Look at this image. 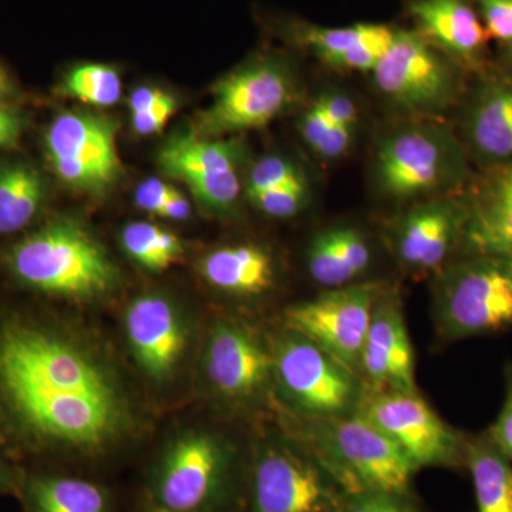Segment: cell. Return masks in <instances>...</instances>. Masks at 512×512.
<instances>
[{"instance_id": "cell-36", "label": "cell", "mask_w": 512, "mask_h": 512, "mask_svg": "<svg viewBox=\"0 0 512 512\" xmlns=\"http://www.w3.org/2000/svg\"><path fill=\"white\" fill-rule=\"evenodd\" d=\"M316 101L332 124L357 130L360 111L356 101L348 93L342 92V90H326V92L318 94Z\"/></svg>"}, {"instance_id": "cell-43", "label": "cell", "mask_w": 512, "mask_h": 512, "mask_svg": "<svg viewBox=\"0 0 512 512\" xmlns=\"http://www.w3.org/2000/svg\"><path fill=\"white\" fill-rule=\"evenodd\" d=\"M493 66L498 72L512 79V42L497 46V53L493 56Z\"/></svg>"}, {"instance_id": "cell-40", "label": "cell", "mask_w": 512, "mask_h": 512, "mask_svg": "<svg viewBox=\"0 0 512 512\" xmlns=\"http://www.w3.org/2000/svg\"><path fill=\"white\" fill-rule=\"evenodd\" d=\"M26 120L18 107L0 101V150L15 147L25 131Z\"/></svg>"}, {"instance_id": "cell-44", "label": "cell", "mask_w": 512, "mask_h": 512, "mask_svg": "<svg viewBox=\"0 0 512 512\" xmlns=\"http://www.w3.org/2000/svg\"><path fill=\"white\" fill-rule=\"evenodd\" d=\"M15 93L16 89L12 77L6 72L5 67L0 64V101H9Z\"/></svg>"}, {"instance_id": "cell-21", "label": "cell", "mask_w": 512, "mask_h": 512, "mask_svg": "<svg viewBox=\"0 0 512 512\" xmlns=\"http://www.w3.org/2000/svg\"><path fill=\"white\" fill-rule=\"evenodd\" d=\"M394 30L376 23L325 28L305 20H286L279 28L289 42L301 47L329 69L369 73L389 49Z\"/></svg>"}, {"instance_id": "cell-9", "label": "cell", "mask_w": 512, "mask_h": 512, "mask_svg": "<svg viewBox=\"0 0 512 512\" xmlns=\"http://www.w3.org/2000/svg\"><path fill=\"white\" fill-rule=\"evenodd\" d=\"M3 390L77 392L117 396L109 377L79 349L49 333L12 326L0 336Z\"/></svg>"}, {"instance_id": "cell-15", "label": "cell", "mask_w": 512, "mask_h": 512, "mask_svg": "<svg viewBox=\"0 0 512 512\" xmlns=\"http://www.w3.org/2000/svg\"><path fill=\"white\" fill-rule=\"evenodd\" d=\"M470 210L466 191L404 205L387 228L397 262L412 274H436L457 255Z\"/></svg>"}, {"instance_id": "cell-30", "label": "cell", "mask_w": 512, "mask_h": 512, "mask_svg": "<svg viewBox=\"0 0 512 512\" xmlns=\"http://www.w3.org/2000/svg\"><path fill=\"white\" fill-rule=\"evenodd\" d=\"M119 70L110 64L82 63L72 67L59 86L64 97L82 101L94 107H111L121 97Z\"/></svg>"}, {"instance_id": "cell-28", "label": "cell", "mask_w": 512, "mask_h": 512, "mask_svg": "<svg viewBox=\"0 0 512 512\" xmlns=\"http://www.w3.org/2000/svg\"><path fill=\"white\" fill-rule=\"evenodd\" d=\"M28 495L33 512H110L106 493L82 478H33Z\"/></svg>"}, {"instance_id": "cell-19", "label": "cell", "mask_w": 512, "mask_h": 512, "mask_svg": "<svg viewBox=\"0 0 512 512\" xmlns=\"http://www.w3.org/2000/svg\"><path fill=\"white\" fill-rule=\"evenodd\" d=\"M205 372L215 392L247 402L264 392L274 377L272 350L247 326L221 322L208 340Z\"/></svg>"}, {"instance_id": "cell-17", "label": "cell", "mask_w": 512, "mask_h": 512, "mask_svg": "<svg viewBox=\"0 0 512 512\" xmlns=\"http://www.w3.org/2000/svg\"><path fill=\"white\" fill-rule=\"evenodd\" d=\"M6 394L33 429L72 446L99 447L120 426L117 396L28 389L8 390Z\"/></svg>"}, {"instance_id": "cell-2", "label": "cell", "mask_w": 512, "mask_h": 512, "mask_svg": "<svg viewBox=\"0 0 512 512\" xmlns=\"http://www.w3.org/2000/svg\"><path fill=\"white\" fill-rule=\"evenodd\" d=\"M8 262L23 284L64 298H92L117 281L116 268L99 242L67 218L47 222L23 238L10 249Z\"/></svg>"}, {"instance_id": "cell-34", "label": "cell", "mask_w": 512, "mask_h": 512, "mask_svg": "<svg viewBox=\"0 0 512 512\" xmlns=\"http://www.w3.org/2000/svg\"><path fill=\"white\" fill-rule=\"evenodd\" d=\"M485 32L497 46L512 42V0H473Z\"/></svg>"}, {"instance_id": "cell-6", "label": "cell", "mask_w": 512, "mask_h": 512, "mask_svg": "<svg viewBox=\"0 0 512 512\" xmlns=\"http://www.w3.org/2000/svg\"><path fill=\"white\" fill-rule=\"evenodd\" d=\"M295 96L291 64L274 53L256 55L215 84L210 106L198 114L192 131L201 137L225 138L268 126Z\"/></svg>"}, {"instance_id": "cell-22", "label": "cell", "mask_w": 512, "mask_h": 512, "mask_svg": "<svg viewBox=\"0 0 512 512\" xmlns=\"http://www.w3.org/2000/svg\"><path fill=\"white\" fill-rule=\"evenodd\" d=\"M466 195L470 217L457 254L512 262V163L476 171Z\"/></svg>"}, {"instance_id": "cell-25", "label": "cell", "mask_w": 512, "mask_h": 512, "mask_svg": "<svg viewBox=\"0 0 512 512\" xmlns=\"http://www.w3.org/2000/svg\"><path fill=\"white\" fill-rule=\"evenodd\" d=\"M198 268L212 288L239 298L264 295L274 288L276 281L274 255L252 242L212 249Z\"/></svg>"}, {"instance_id": "cell-31", "label": "cell", "mask_w": 512, "mask_h": 512, "mask_svg": "<svg viewBox=\"0 0 512 512\" xmlns=\"http://www.w3.org/2000/svg\"><path fill=\"white\" fill-rule=\"evenodd\" d=\"M249 202L266 217L288 220L296 217L308 207L311 200V185L305 183L272 188L247 195Z\"/></svg>"}, {"instance_id": "cell-42", "label": "cell", "mask_w": 512, "mask_h": 512, "mask_svg": "<svg viewBox=\"0 0 512 512\" xmlns=\"http://www.w3.org/2000/svg\"><path fill=\"white\" fill-rule=\"evenodd\" d=\"M190 215V201L187 200V197H185L183 192L178 190L170 200L165 202L160 217L165 218V220L184 221L187 220V218H190Z\"/></svg>"}, {"instance_id": "cell-1", "label": "cell", "mask_w": 512, "mask_h": 512, "mask_svg": "<svg viewBox=\"0 0 512 512\" xmlns=\"http://www.w3.org/2000/svg\"><path fill=\"white\" fill-rule=\"evenodd\" d=\"M474 174L456 128L444 120L403 117L380 133L373 150L377 194L403 207L461 194Z\"/></svg>"}, {"instance_id": "cell-7", "label": "cell", "mask_w": 512, "mask_h": 512, "mask_svg": "<svg viewBox=\"0 0 512 512\" xmlns=\"http://www.w3.org/2000/svg\"><path fill=\"white\" fill-rule=\"evenodd\" d=\"M274 379L305 420L349 416L366 394L362 377L318 343L288 329L272 350Z\"/></svg>"}, {"instance_id": "cell-14", "label": "cell", "mask_w": 512, "mask_h": 512, "mask_svg": "<svg viewBox=\"0 0 512 512\" xmlns=\"http://www.w3.org/2000/svg\"><path fill=\"white\" fill-rule=\"evenodd\" d=\"M383 289L379 282L326 289L315 299L286 309V328L318 343L359 375L367 330Z\"/></svg>"}, {"instance_id": "cell-23", "label": "cell", "mask_w": 512, "mask_h": 512, "mask_svg": "<svg viewBox=\"0 0 512 512\" xmlns=\"http://www.w3.org/2000/svg\"><path fill=\"white\" fill-rule=\"evenodd\" d=\"M126 332L133 355L148 376L163 380L173 375L187 343L173 303L158 295L136 299L127 309Z\"/></svg>"}, {"instance_id": "cell-45", "label": "cell", "mask_w": 512, "mask_h": 512, "mask_svg": "<svg viewBox=\"0 0 512 512\" xmlns=\"http://www.w3.org/2000/svg\"><path fill=\"white\" fill-rule=\"evenodd\" d=\"M157 512H168V511L160 510V511H157Z\"/></svg>"}, {"instance_id": "cell-38", "label": "cell", "mask_w": 512, "mask_h": 512, "mask_svg": "<svg viewBox=\"0 0 512 512\" xmlns=\"http://www.w3.org/2000/svg\"><path fill=\"white\" fill-rule=\"evenodd\" d=\"M175 111H177V100L174 96H170L156 107L131 114V127L140 136H153L163 131Z\"/></svg>"}, {"instance_id": "cell-16", "label": "cell", "mask_w": 512, "mask_h": 512, "mask_svg": "<svg viewBox=\"0 0 512 512\" xmlns=\"http://www.w3.org/2000/svg\"><path fill=\"white\" fill-rule=\"evenodd\" d=\"M457 113L456 133L477 171L512 163V79L491 63L471 74Z\"/></svg>"}, {"instance_id": "cell-18", "label": "cell", "mask_w": 512, "mask_h": 512, "mask_svg": "<svg viewBox=\"0 0 512 512\" xmlns=\"http://www.w3.org/2000/svg\"><path fill=\"white\" fill-rule=\"evenodd\" d=\"M414 350L396 293L386 288L377 299L360 356L359 375L367 392L417 393Z\"/></svg>"}, {"instance_id": "cell-33", "label": "cell", "mask_w": 512, "mask_h": 512, "mask_svg": "<svg viewBox=\"0 0 512 512\" xmlns=\"http://www.w3.org/2000/svg\"><path fill=\"white\" fill-rule=\"evenodd\" d=\"M340 512H423L413 493L359 491L349 494Z\"/></svg>"}, {"instance_id": "cell-5", "label": "cell", "mask_w": 512, "mask_h": 512, "mask_svg": "<svg viewBox=\"0 0 512 512\" xmlns=\"http://www.w3.org/2000/svg\"><path fill=\"white\" fill-rule=\"evenodd\" d=\"M468 74L416 30H394L392 43L373 69L377 93L410 119L444 120L456 110Z\"/></svg>"}, {"instance_id": "cell-8", "label": "cell", "mask_w": 512, "mask_h": 512, "mask_svg": "<svg viewBox=\"0 0 512 512\" xmlns=\"http://www.w3.org/2000/svg\"><path fill=\"white\" fill-rule=\"evenodd\" d=\"M251 512H340L349 493L308 444L268 441L256 451Z\"/></svg>"}, {"instance_id": "cell-4", "label": "cell", "mask_w": 512, "mask_h": 512, "mask_svg": "<svg viewBox=\"0 0 512 512\" xmlns=\"http://www.w3.org/2000/svg\"><path fill=\"white\" fill-rule=\"evenodd\" d=\"M305 421L301 440L318 454L349 494L412 493L417 468L402 448L362 414Z\"/></svg>"}, {"instance_id": "cell-39", "label": "cell", "mask_w": 512, "mask_h": 512, "mask_svg": "<svg viewBox=\"0 0 512 512\" xmlns=\"http://www.w3.org/2000/svg\"><path fill=\"white\" fill-rule=\"evenodd\" d=\"M177 191L174 185L165 183L160 178H147L137 187V207L148 212V214L160 217L165 202L170 200Z\"/></svg>"}, {"instance_id": "cell-20", "label": "cell", "mask_w": 512, "mask_h": 512, "mask_svg": "<svg viewBox=\"0 0 512 512\" xmlns=\"http://www.w3.org/2000/svg\"><path fill=\"white\" fill-rule=\"evenodd\" d=\"M414 30L468 74L493 63L488 37L473 0H406Z\"/></svg>"}, {"instance_id": "cell-3", "label": "cell", "mask_w": 512, "mask_h": 512, "mask_svg": "<svg viewBox=\"0 0 512 512\" xmlns=\"http://www.w3.org/2000/svg\"><path fill=\"white\" fill-rule=\"evenodd\" d=\"M433 295L434 323L444 342L512 328V262L507 259L457 254L436 272Z\"/></svg>"}, {"instance_id": "cell-37", "label": "cell", "mask_w": 512, "mask_h": 512, "mask_svg": "<svg viewBox=\"0 0 512 512\" xmlns=\"http://www.w3.org/2000/svg\"><path fill=\"white\" fill-rule=\"evenodd\" d=\"M505 393L497 419L487 430L488 436L494 441L495 446L512 461V365L505 369Z\"/></svg>"}, {"instance_id": "cell-26", "label": "cell", "mask_w": 512, "mask_h": 512, "mask_svg": "<svg viewBox=\"0 0 512 512\" xmlns=\"http://www.w3.org/2000/svg\"><path fill=\"white\" fill-rule=\"evenodd\" d=\"M464 467L473 481L477 512H512V461L487 431L464 437Z\"/></svg>"}, {"instance_id": "cell-24", "label": "cell", "mask_w": 512, "mask_h": 512, "mask_svg": "<svg viewBox=\"0 0 512 512\" xmlns=\"http://www.w3.org/2000/svg\"><path fill=\"white\" fill-rule=\"evenodd\" d=\"M372 261L369 239L353 225L322 229L313 235L306 249L309 275L325 289L357 284Z\"/></svg>"}, {"instance_id": "cell-13", "label": "cell", "mask_w": 512, "mask_h": 512, "mask_svg": "<svg viewBox=\"0 0 512 512\" xmlns=\"http://www.w3.org/2000/svg\"><path fill=\"white\" fill-rule=\"evenodd\" d=\"M232 463V451L217 437H180L165 453L154 481L160 510L205 512L220 504L231 484Z\"/></svg>"}, {"instance_id": "cell-41", "label": "cell", "mask_w": 512, "mask_h": 512, "mask_svg": "<svg viewBox=\"0 0 512 512\" xmlns=\"http://www.w3.org/2000/svg\"><path fill=\"white\" fill-rule=\"evenodd\" d=\"M170 96V93L156 89V87H138L128 97V109H130V114L140 113V111L158 106V104L163 103Z\"/></svg>"}, {"instance_id": "cell-10", "label": "cell", "mask_w": 512, "mask_h": 512, "mask_svg": "<svg viewBox=\"0 0 512 512\" xmlns=\"http://www.w3.org/2000/svg\"><path fill=\"white\" fill-rule=\"evenodd\" d=\"M50 170L66 187L101 195L123 173L117 126L90 111H63L49 124L43 140Z\"/></svg>"}, {"instance_id": "cell-12", "label": "cell", "mask_w": 512, "mask_h": 512, "mask_svg": "<svg viewBox=\"0 0 512 512\" xmlns=\"http://www.w3.org/2000/svg\"><path fill=\"white\" fill-rule=\"evenodd\" d=\"M242 157L244 148L237 138L201 137L191 130L168 138L157 161L163 174L190 188L202 210L228 215L245 190Z\"/></svg>"}, {"instance_id": "cell-11", "label": "cell", "mask_w": 512, "mask_h": 512, "mask_svg": "<svg viewBox=\"0 0 512 512\" xmlns=\"http://www.w3.org/2000/svg\"><path fill=\"white\" fill-rule=\"evenodd\" d=\"M357 413L402 448L413 466L464 467V437L440 419L419 392H367Z\"/></svg>"}, {"instance_id": "cell-32", "label": "cell", "mask_w": 512, "mask_h": 512, "mask_svg": "<svg viewBox=\"0 0 512 512\" xmlns=\"http://www.w3.org/2000/svg\"><path fill=\"white\" fill-rule=\"evenodd\" d=\"M309 181L305 173L293 161L288 158L266 156L256 161L249 170L247 181H245V195L255 194L272 188L288 187Z\"/></svg>"}, {"instance_id": "cell-29", "label": "cell", "mask_w": 512, "mask_h": 512, "mask_svg": "<svg viewBox=\"0 0 512 512\" xmlns=\"http://www.w3.org/2000/svg\"><path fill=\"white\" fill-rule=\"evenodd\" d=\"M121 244L138 265L153 272L165 271L184 255L180 238L151 222L126 225L121 232Z\"/></svg>"}, {"instance_id": "cell-35", "label": "cell", "mask_w": 512, "mask_h": 512, "mask_svg": "<svg viewBox=\"0 0 512 512\" xmlns=\"http://www.w3.org/2000/svg\"><path fill=\"white\" fill-rule=\"evenodd\" d=\"M333 127H336L335 124H332L316 99L312 100L311 104L299 116V136H301L303 143L309 147V150L318 157Z\"/></svg>"}, {"instance_id": "cell-27", "label": "cell", "mask_w": 512, "mask_h": 512, "mask_svg": "<svg viewBox=\"0 0 512 512\" xmlns=\"http://www.w3.org/2000/svg\"><path fill=\"white\" fill-rule=\"evenodd\" d=\"M47 185L39 168L25 160L0 161V234L28 227L45 204Z\"/></svg>"}]
</instances>
